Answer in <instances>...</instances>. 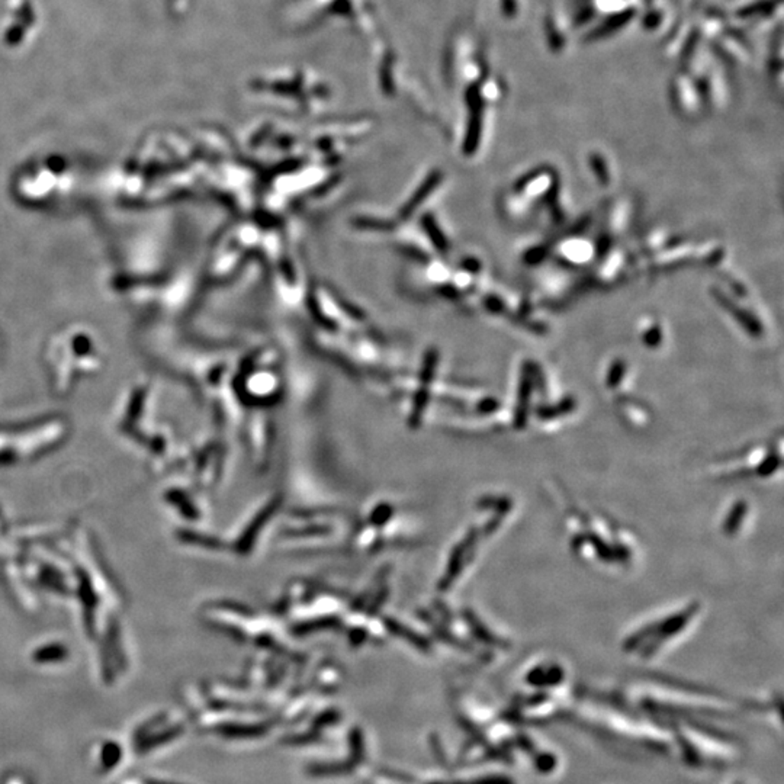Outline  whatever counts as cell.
<instances>
[]
</instances>
